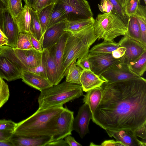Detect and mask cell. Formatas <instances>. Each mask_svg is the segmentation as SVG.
I'll list each match as a JSON object with an SVG mask.
<instances>
[{
  "mask_svg": "<svg viewBox=\"0 0 146 146\" xmlns=\"http://www.w3.org/2000/svg\"><path fill=\"white\" fill-rule=\"evenodd\" d=\"M144 3L145 4H146V0H144Z\"/></svg>",
  "mask_w": 146,
  "mask_h": 146,
  "instance_id": "6f0895ef",
  "label": "cell"
},
{
  "mask_svg": "<svg viewBox=\"0 0 146 146\" xmlns=\"http://www.w3.org/2000/svg\"><path fill=\"white\" fill-rule=\"evenodd\" d=\"M94 33L98 39L112 41L117 37L127 33V27L117 15L111 12L98 14L93 24Z\"/></svg>",
  "mask_w": 146,
  "mask_h": 146,
  "instance_id": "277c9868",
  "label": "cell"
},
{
  "mask_svg": "<svg viewBox=\"0 0 146 146\" xmlns=\"http://www.w3.org/2000/svg\"><path fill=\"white\" fill-rule=\"evenodd\" d=\"M133 131L137 137H139L142 139H146V123Z\"/></svg>",
  "mask_w": 146,
  "mask_h": 146,
  "instance_id": "ee69618b",
  "label": "cell"
},
{
  "mask_svg": "<svg viewBox=\"0 0 146 146\" xmlns=\"http://www.w3.org/2000/svg\"><path fill=\"white\" fill-rule=\"evenodd\" d=\"M76 61H73L66 68L65 75L66 81L81 85L80 77L83 70L76 65Z\"/></svg>",
  "mask_w": 146,
  "mask_h": 146,
  "instance_id": "d4e9b609",
  "label": "cell"
},
{
  "mask_svg": "<svg viewBox=\"0 0 146 146\" xmlns=\"http://www.w3.org/2000/svg\"><path fill=\"white\" fill-rule=\"evenodd\" d=\"M55 3L36 11L41 27L43 36L47 29Z\"/></svg>",
  "mask_w": 146,
  "mask_h": 146,
  "instance_id": "1f68e13d",
  "label": "cell"
},
{
  "mask_svg": "<svg viewBox=\"0 0 146 146\" xmlns=\"http://www.w3.org/2000/svg\"><path fill=\"white\" fill-rule=\"evenodd\" d=\"M0 29L8 38V46L15 48L19 33L16 23L8 10L4 12Z\"/></svg>",
  "mask_w": 146,
  "mask_h": 146,
  "instance_id": "4fadbf2b",
  "label": "cell"
},
{
  "mask_svg": "<svg viewBox=\"0 0 146 146\" xmlns=\"http://www.w3.org/2000/svg\"><path fill=\"white\" fill-rule=\"evenodd\" d=\"M118 43L125 48L126 50L123 57L124 62L129 64L136 60L146 51V46L128 36L127 35L119 41Z\"/></svg>",
  "mask_w": 146,
  "mask_h": 146,
  "instance_id": "30bf717a",
  "label": "cell"
},
{
  "mask_svg": "<svg viewBox=\"0 0 146 146\" xmlns=\"http://www.w3.org/2000/svg\"><path fill=\"white\" fill-rule=\"evenodd\" d=\"M68 33L63 57V66L66 70L73 61L88 56L90 48L93 44Z\"/></svg>",
  "mask_w": 146,
  "mask_h": 146,
  "instance_id": "8992f818",
  "label": "cell"
},
{
  "mask_svg": "<svg viewBox=\"0 0 146 146\" xmlns=\"http://www.w3.org/2000/svg\"><path fill=\"white\" fill-rule=\"evenodd\" d=\"M101 101L93 122L105 130H134L146 123V80L140 78L101 86Z\"/></svg>",
  "mask_w": 146,
  "mask_h": 146,
  "instance_id": "6da1fadb",
  "label": "cell"
},
{
  "mask_svg": "<svg viewBox=\"0 0 146 146\" xmlns=\"http://www.w3.org/2000/svg\"><path fill=\"white\" fill-rule=\"evenodd\" d=\"M109 0L114 7V11L112 13L117 15L127 27L129 17L125 13L123 8L121 7L116 0Z\"/></svg>",
  "mask_w": 146,
  "mask_h": 146,
  "instance_id": "d590c367",
  "label": "cell"
},
{
  "mask_svg": "<svg viewBox=\"0 0 146 146\" xmlns=\"http://www.w3.org/2000/svg\"><path fill=\"white\" fill-rule=\"evenodd\" d=\"M83 95L81 85L64 81L40 92L38 98V109L63 106Z\"/></svg>",
  "mask_w": 146,
  "mask_h": 146,
  "instance_id": "3957f363",
  "label": "cell"
},
{
  "mask_svg": "<svg viewBox=\"0 0 146 146\" xmlns=\"http://www.w3.org/2000/svg\"><path fill=\"white\" fill-rule=\"evenodd\" d=\"M93 115L87 104H84L79 108L78 114L74 118L73 130L76 132L81 138L89 132L88 126Z\"/></svg>",
  "mask_w": 146,
  "mask_h": 146,
  "instance_id": "7c38bea8",
  "label": "cell"
},
{
  "mask_svg": "<svg viewBox=\"0 0 146 146\" xmlns=\"http://www.w3.org/2000/svg\"><path fill=\"white\" fill-rule=\"evenodd\" d=\"M30 8L25 4L16 18L15 23L19 33H30L31 21Z\"/></svg>",
  "mask_w": 146,
  "mask_h": 146,
  "instance_id": "7402d4cb",
  "label": "cell"
},
{
  "mask_svg": "<svg viewBox=\"0 0 146 146\" xmlns=\"http://www.w3.org/2000/svg\"><path fill=\"white\" fill-rule=\"evenodd\" d=\"M126 49L124 47L121 46L111 53L113 57L115 59L122 57L124 55Z\"/></svg>",
  "mask_w": 146,
  "mask_h": 146,
  "instance_id": "f6af8a7d",
  "label": "cell"
},
{
  "mask_svg": "<svg viewBox=\"0 0 146 146\" xmlns=\"http://www.w3.org/2000/svg\"><path fill=\"white\" fill-rule=\"evenodd\" d=\"M64 140L60 139L52 141L49 142L46 146H68Z\"/></svg>",
  "mask_w": 146,
  "mask_h": 146,
  "instance_id": "c3c4849f",
  "label": "cell"
},
{
  "mask_svg": "<svg viewBox=\"0 0 146 146\" xmlns=\"http://www.w3.org/2000/svg\"><path fill=\"white\" fill-rule=\"evenodd\" d=\"M55 3L65 10L67 21L86 19L93 17V13L86 0H56Z\"/></svg>",
  "mask_w": 146,
  "mask_h": 146,
  "instance_id": "52a82bcc",
  "label": "cell"
},
{
  "mask_svg": "<svg viewBox=\"0 0 146 146\" xmlns=\"http://www.w3.org/2000/svg\"><path fill=\"white\" fill-rule=\"evenodd\" d=\"M94 20V19L92 17L86 19L66 21L64 31L73 34L82 29L93 25Z\"/></svg>",
  "mask_w": 146,
  "mask_h": 146,
  "instance_id": "cb8c5ba5",
  "label": "cell"
},
{
  "mask_svg": "<svg viewBox=\"0 0 146 146\" xmlns=\"http://www.w3.org/2000/svg\"><path fill=\"white\" fill-rule=\"evenodd\" d=\"M64 140L70 146H82V145L76 141L74 137L70 135L67 136L64 138Z\"/></svg>",
  "mask_w": 146,
  "mask_h": 146,
  "instance_id": "7dc6e473",
  "label": "cell"
},
{
  "mask_svg": "<svg viewBox=\"0 0 146 146\" xmlns=\"http://www.w3.org/2000/svg\"><path fill=\"white\" fill-rule=\"evenodd\" d=\"M140 0H129L123 8L125 14L129 17L135 15Z\"/></svg>",
  "mask_w": 146,
  "mask_h": 146,
  "instance_id": "74e56055",
  "label": "cell"
},
{
  "mask_svg": "<svg viewBox=\"0 0 146 146\" xmlns=\"http://www.w3.org/2000/svg\"><path fill=\"white\" fill-rule=\"evenodd\" d=\"M63 106L38 109L27 118L17 123L13 134L31 137L49 136L56 134L58 118Z\"/></svg>",
  "mask_w": 146,
  "mask_h": 146,
  "instance_id": "7a4b0ae2",
  "label": "cell"
},
{
  "mask_svg": "<svg viewBox=\"0 0 146 146\" xmlns=\"http://www.w3.org/2000/svg\"><path fill=\"white\" fill-rule=\"evenodd\" d=\"M9 9V0H0V9L8 11Z\"/></svg>",
  "mask_w": 146,
  "mask_h": 146,
  "instance_id": "816d5d0a",
  "label": "cell"
},
{
  "mask_svg": "<svg viewBox=\"0 0 146 146\" xmlns=\"http://www.w3.org/2000/svg\"><path fill=\"white\" fill-rule=\"evenodd\" d=\"M76 64L83 70H91L90 63L88 56L78 59L76 62Z\"/></svg>",
  "mask_w": 146,
  "mask_h": 146,
  "instance_id": "b9f144b4",
  "label": "cell"
},
{
  "mask_svg": "<svg viewBox=\"0 0 146 146\" xmlns=\"http://www.w3.org/2000/svg\"><path fill=\"white\" fill-rule=\"evenodd\" d=\"M15 48L24 50L35 49L32 44L29 33H19Z\"/></svg>",
  "mask_w": 146,
  "mask_h": 146,
  "instance_id": "d6a6232c",
  "label": "cell"
},
{
  "mask_svg": "<svg viewBox=\"0 0 146 146\" xmlns=\"http://www.w3.org/2000/svg\"><path fill=\"white\" fill-rule=\"evenodd\" d=\"M121 46L113 40L104 41L94 46L89 50L90 54L111 53Z\"/></svg>",
  "mask_w": 146,
  "mask_h": 146,
  "instance_id": "4316f807",
  "label": "cell"
},
{
  "mask_svg": "<svg viewBox=\"0 0 146 146\" xmlns=\"http://www.w3.org/2000/svg\"><path fill=\"white\" fill-rule=\"evenodd\" d=\"M0 146H13L9 139L0 141Z\"/></svg>",
  "mask_w": 146,
  "mask_h": 146,
  "instance_id": "db71d44e",
  "label": "cell"
},
{
  "mask_svg": "<svg viewBox=\"0 0 146 146\" xmlns=\"http://www.w3.org/2000/svg\"><path fill=\"white\" fill-rule=\"evenodd\" d=\"M127 64L133 73L141 77L146 70V51L135 61Z\"/></svg>",
  "mask_w": 146,
  "mask_h": 146,
  "instance_id": "f546056e",
  "label": "cell"
},
{
  "mask_svg": "<svg viewBox=\"0 0 146 146\" xmlns=\"http://www.w3.org/2000/svg\"><path fill=\"white\" fill-rule=\"evenodd\" d=\"M21 78L26 84L40 92L53 86L47 79L30 72L22 71Z\"/></svg>",
  "mask_w": 146,
  "mask_h": 146,
  "instance_id": "d6986e66",
  "label": "cell"
},
{
  "mask_svg": "<svg viewBox=\"0 0 146 146\" xmlns=\"http://www.w3.org/2000/svg\"><path fill=\"white\" fill-rule=\"evenodd\" d=\"M88 57L90 64V70L100 76L101 74L114 65L124 62L123 56L119 58H114L111 53H89Z\"/></svg>",
  "mask_w": 146,
  "mask_h": 146,
  "instance_id": "ba28073f",
  "label": "cell"
},
{
  "mask_svg": "<svg viewBox=\"0 0 146 146\" xmlns=\"http://www.w3.org/2000/svg\"><path fill=\"white\" fill-rule=\"evenodd\" d=\"M31 21L30 26V32L33 36L38 40H42L43 34L41 27L36 11L30 8Z\"/></svg>",
  "mask_w": 146,
  "mask_h": 146,
  "instance_id": "f1b7e54d",
  "label": "cell"
},
{
  "mask_svg": "<svg viewBox=\"0 0 146 146\" xmlns=\"http://www.w3.org/2000/svg\"><path fill=\"white\" fill-rule=\"evenodd\" d=\"M74 112L67 108H64L59 115L57 121V129L52 141L64 138L72 134L74 119Z\"/></svg>",
  "mask_w": 146,
  "mask_h": 146,
  "instance_id": "8fae6325",
  "label": "cell"
},
{
  "mask_svg": "<svg viewBox=\"0 0 146 146\" xmlns=\"http://www.w3.org/2000/svg\"><path fill=\"white\" fill-rule=\"evenodd\" d=\"M9 96L8 86L0 77V108L8 100Z\"/></svg>",
  "mask_w": 146,
  "mask_h": 146,
  "instance_id": "e575fe53",
  "label": "cell"
},
{
  "mask_svg": "<svg viewBox=\"0 0 146 146\" xmlns=\"http://www.w3.org/2000/svg\"><path fill=\"white\" fill-rule=\"evenodd\" d=\"M66 21L57 23L47 29L42 39V45L44 50L55 45L62 35L66 32L64 29Z\"/></svg>",
  "mask_w": 146,
  "mask_h": 146,
  "instance_id": "2e32d148",
  "label": "cell"
},
{
  "mask_svg": "<svg viewBox=\"0 0 146 146\" xmlns=\"http://www.w3.org/2000/svg\"><path fill=\"white\" fill-rule=\"evenodd\" d=\"M9 2L8 11L16 23V18L23 9L22 0H9Z\"/></svg>",
  "mask_w": 146,
  "mask_h": 146,
  "instance_id": "836d02e7",
  "label": "cell"
},
{
  "mask_svg": "<svg viewBox=\"0 0 146 146\" xmlns=\"http://www.w3.org/2000/svg\"><path fill=\"white\" fill-rule=\"evenodd\" d=\"M25 71L34 73L47 79L45 56L43 51L42 52V62L41 64L39 66L34 68H27Z\"/></svg>",
  "mask_w": 146,
  "mask_h": 146,
  "instance_id": "8d00e7d4",
  "label": "cell"
},
{
  "mask_svg": "<svg viewBox=\"0 0 146 146\" xmlns=\"http://www.w3.org/2000/svg\"><path fill=\"white\" fill-rule=\"evenodd\" d=\"M16 125V123L11 120L0 119V130L9 131L13 133Z\"/></svg>",
  "mask_w": 146,
  "mask_h": 146,
  "instance_id": "f35d334b",
  "label": "cell"
},
{
  "mask_svg": "<svg viewBox=\"0 0 146 146\" xmlns=\"http://www.w3.org/2000/svg\"><path fill=\"white\" fill-rule=\"evenodd\" d=\"M25 4L33 9L36 0H24Z\"/></svg>",
  "mask_w": 146,
  "mask_h": 146,
  "instance_id": "f5cc1de1",
  "label": "cell"
},
{
  "mask_svg": "<svg viewBox=\"0 0 146 146\" xmlns=\"http://www.w3.org/2000/svg\"><path fill=\"white\" fill-rule=\"evenodd\" d=\"M66 20V15L65 10L61 6L55 3L47 29L55 24Z\"/></svg>",
  "mask_w": 146,
  "mask_h": 146,
  "instance_id": "4dcf8cb0",
  "label": "cell"
},
{
  "mask_svg": "<svg viewBox=\"0 0 146 146\" xmlns=\"http://www.w3.org/2000/svg\"><path fill=\"white\" fill-rule=\"evenodd\" d=\"M21 71L13 62L0 55V77L8 81L21 78Z\"/></svg>",
  "mask_w": 146,
  "mask_h": 146,
  "instance_id": "e0dca14e",
  "label": "cell"
},
{
  "mask_svg": "<svg viewBox=\"0 0 146 146\" xmlns=\"http://www.w3.org/2000/svg\"><path fill=\"white\" fill-rule=\"evenodd\" d=\"M102 94V89L101 86H100L88 91L84 95L83 102L88 105L93 116L101 101Z\"/></svg>",
  "mask_w": 146,
  "mask_h": 146,
  "instance_id": "603a6c76",
  "label": "cell"
},
{
  "mask_svg": "<svg viewBox=\"0 0 146 146\" xmlns=\"http://www.w3.org/2000/svg\"><path fill=\"white\" fill-rule=\"evenodd\" d=\"M98 7L100 11L103 13H108L114 11V7L113 5L109 0H101L100 4H98Z\"/></svg>",
  "mask_w": 146,
  "mask_h": 146,
  "instance_id": "ab89813d",
  "label": "cell"
},
{
  "mask_svg": "<svg viewBox=\"0 0 146 146\" xmlns=\"http://www.w3.org/2000/svg\"><path fill=\"white\" fill-rule=\"evenodd\" d=\"M139 22L141 30V41L146 46V7L139 4L135 15Z\"/></svg>",
  "mask_w": 146,
  "mask_h": 146,
  "instance_id": "484cf974",
  "label": "cell"
},
{
  "mask_svg": "<svg viewBox=\"0 0 146 146\" xmlns=\"http://www.w3.org/2000/svg\"><path fill=\"white\" fill-rule=\"evenodd\" d=\"M9 140L13 146H46L52 141V137L49 136L31 137L13 134Z\"/></svg>",
  "mask_w": 146,
  "mask_h": 146,
  "instance_id": "ac0fdd59",
  "label": "cell"
},
{
  "mask_svg": "<svg viewBox=\"0 0 146 146\" xmlns=\"http://www.w3.org/2000/svg\"><path fill=\"white\" fill-rule=\"evenodd\" d=\"M110 137L123 143L125 146H146V139L139 140L133 130L123 129L117 131L105 130Z\"/></svg>",
  "mask_w": 146,
  "mask_h": 146,
  "instance_id": "9a60e30c",
  "label": "cell"
},
{
  "mask_svg": "<svg viewBox=\"0 0 146 146\" xmlns=\"http://www.w3.org/2000/svg\"><path fill=\"white\" fill-rule=\"evenodd\" d=\"M8 39L0 28V47L8 46Z\"/></svg>",
  "mask_w": 146,
  "mask_h": 146,
  "instance_id": "f907efd6",
  "label": "cell"
},
{
  "mask_svg": "<svg viewBox=\"0 0 146 146\" xmlns=\"http://www.w3.org/2000/svg\"><path fill=\"white\" fill-rule=\"evenodd\" d=\"M42 52L34 49H21L7 45L0 47V55L5 56L13 62L21 72L27 68H34L40 65Z\"/></svg>",
  "mask_w": 146,
  "mask_h": 146,
  "instance_id": "5b68a950",
  "label": "cell"
},
{
  "mask_svg": "<svg viewBox=\"0 0 146 146\" xmlns=\"http://www.w3.org/2000/svg\"><path fill=\"white\" fill-rule=\"evenodd\" d=\"M100 145L102 146H125L121 142L117 140L115 141L113 140H105L101 143Z\"/></svg>",
  "mask_w": 146,
  "mask_h": 146,
  "instance_id": "bcb514c9",
  "label": "cell"
},
{
  "mask_svg": "<svg viewBox=\"0 0 146 146\" xmlns=\"http://www.w3.org/2000/svg\"><path fill=\"white\" fill-rule=\"evenodd\" d=\"M13 134L11 131L0 130V141L9 139Z\"/></svg>",
  "mask_w": 146,
  "mask_h": 146,
  "instance_id": "681fc988",
  "label": "cell"
},
{
  "mask_svg": "<svg viewBox=\"0 0 146 146\" xmlns=\"http://www.w3.org/2000/svg\"><path fill=\"white\" fill-rule=\"evenodd\" d=\"M100 77L106 81L111 83L140 77L133 73L128 64L122 62L113 66L104 72Z\"/></svg>",
  "mask_w": 146,
  "mask_h": 146,
  "instance_id": "9c48e42d",
  "label": "cell"
},
{
  "mask_svg": "<svg viewBox=\"0 0 146 146\" xmlns=\"http://www.w3.org/2000/svg\"><path fill=\"white\" fill-rule=\"evenodd\" d=\"M56 0H36L33 8L36 11L55 3Z\"/></svg>",
  "mask_w": 146,
  "mask_h": 146,
  "instance_id": "60d3db41",
  "label": "cell"
},
{
  "mask_svg": "<svg viewBox=\"0 0 146 146\" xmlns=\"http://www.w3.org/2000/svg\"><path fill=\"white\" fill-rule=\"evenodd\" d=\"M129 0H116L117 3L122 8H123Z\"/></svg>",
  "mask_w": 146,
  "mask_h": 146,
  "instance_id": "11a10c76",
  "label": "cell"
},
{
  "mask_svg": "<svg viewBox=\"0 0 146 146\" xmlns=\"http://www.w3.org/2000/svg\"><path fill=\"white\" fill-rule=\"evenodd\" d=\"M54 46L44 49L47 79L53 85L56 84L57 68L54 56Z\"/></svg>",
  "mask_w": 146,
  "mask_h": 146,
  "instance_id": "44dd1931",
  "label": "cell"
},
{
  "mask_svg": "<svg viewBox=\"0 0 146 146\" xmlns=\"http://www.w3.org/2000/svg\"><path fill=\"white\" fill-rule=\"evenodd\" d=\"M4 10L0 9V28L1 27L3 13Z\"/></svg>",
  "mask_w": 146,
  "mask_h": 146,
  "instance_id": "9f6ffc18",
  "label": "cell"
},
{
  "mask_svg": "<svg viewBox=\"0 0 146 146\" xmlns=\"http://www.w3.org/2000/svg\"><path fill=\"white\" fill-rule=\"evenodd\" d=\"M80 82L83 91L86 92L101 86L106 81L91 70H84L80 76Z\"/></svg>",
  "mask_w": 146,
  "mask_h": 146,
  "instance_id": "ffe728a7",
  "label": "cell"
},
{
  "mask_svg": "<svg viewBox=\"0 0 146 146\" xmlns=\"http://www.w3.org/2000/svg\"><path fill=\"white\" fill-rule=\"evenodd\" d=\"M28 33L29 35L31 42L34 48L40 52H43L44 49L42 47V40H38L31 33Z\"/></svg>",
  "mask_w": 146,
  "mask_h": 146,
  "instance_id": "7bdbcfd3",
  "label": "cell"
},
{
  "mask_svg": "<svg viewBox=\"0 0 146 146\" xmlns=\"http://www.w3.org/2000/svg\"><path fill=\"white\" fill-rule=\"evenodd\" d=\"M127 29V32L126 35L141 42L140 25L135 15L131 16L129 17Z\"/></svg>",
  "mask_w": 146,
  "mask_h": 146,
  "instance_id": "83f0119b",
  "label": "cell"
},
{
  "mask_svg": "<svg viewBox=\"0 0 146 146\" xmlns=\"http://www.w3.org/2000/svg\"><path fill=\"white\" fill-rule=\"evenodd\" d=\"M68 35V33L67 32L64 33L54 46V56L57 68V84L59 83L65 76L66 70L63 66V57Z\"/></svg>",
  "mask_w": 146,
  "mask_h": 146,
  "instance_id": "5bb4252c",
  "label": "cell"
}]
</instances>
